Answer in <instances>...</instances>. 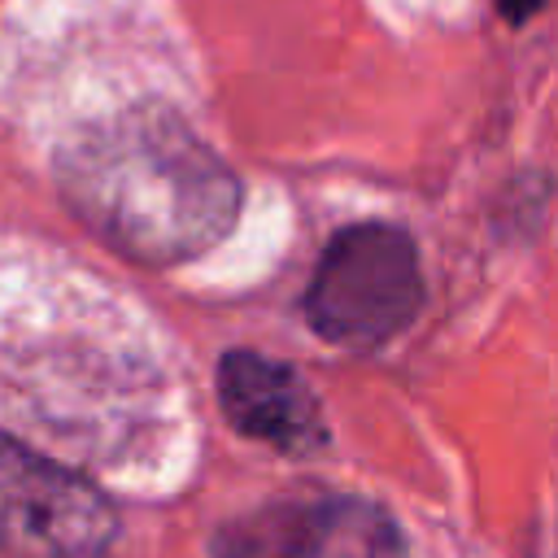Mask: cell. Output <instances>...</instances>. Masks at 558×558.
Masks as SVG:
<instances>
[{
    "label": "cell",
    "instance_id": "6da1fadb",
    "mask_svg": "<svg viewBox=\"0 0 558 558\" xmlns=\"http://www.w3.org/2000/svg\"><path fill=\"white\" fill-rule=\"evenodd\" d=\"M57 187L109 248L144 266L209 253L240 214L231 166L166 105L83 126L57 157Z\"/></svg>",
    "mask_w": 558,
    "mask_h": 558
},
{
    "label": "cell",
    "instance_id": "7a4b0ae2",
    "mask_svg": "<svg viewBox=\"0 0 558 558\" xmlns=\"http://www.w3.org/2000/svg\"><path fill=\"white\" fill-rule=\"evenodd\" d=\"M423 301L414 240L392 222L344 227L305 288L310 327L344 349H375L410 327Z\"/></svg>",
    "mask_w": 558,
    "mask_h": 558
},
{
    "label": "cell",
    "instance_id": "3957f363",
    "mask_svg": "<svg viewBox=\"0 0 558 558\" xmlns=\"http://www.w3.org/2000/svg\"><path fill=\"white\" fill-rule=\"evenodd\" d=\"M113 536L118 514L87 475L0 432V554L100 558Z\"/></svg>",
    "mask_w": 558,
    "mask_h": 558
},
{
    "label": "cell",
    "instance_id": "277c9868",
    "mask_svg": "<svg viewBox=\"0 0 558 558\" xmlns=\"http://www.w3.org/2000/svg\"><path fill=\"white\" fill-rule=\"evenodd\" d=\"M218 401L235 432H244L279 453H292V458L314 453L327 436L310 384L288 362H275L253 349H235L222 357Z\"/></svg>",
    "mask_w": 558,
    "mask_h": 558
},
{
    "label": "cell",
    "instance_id": "5b68a950",
    "mask_svg": "<svg viewBox=\"0 0 558 558\" xmlns=\"http://www.w3.org/2000/svg\"><path fill=\"white\" fill-rule=\"evenodd\" d=\"M305 558H410L397 519L362 497L314 501Z\"/></svg>",
    "mask_w": 558,
    "mask_h": 558
},
{
    "label": "cell",
    "instance_id": "8992f818",
    "mask_svg": "<svg viewBox=\"0 0 558 558\" xmlns=\"http://www.w3.org/2000/svg\"><path fill=\"white\" fill-rule=\"evenodd\" d=\"M314 501H270L214 536V558H305Z\"/></svg>",
    "mask_w": 558,
    "mask_h": 558
},
{
    "label": "cell",
    "instance_id": "52a82bcc",
    "mask_svg": "<svg viewBox=\"0 0 558 558\" xmlns=\"http://www.w3.org/2000/svg\"><path fill=\"white\" fill-rule=\"evenodd\" d=\"M501 4V13L510 17V22H523V17H532L536 9H541V0H497Z\"/></svg>",
    "mask_w": 558,
    "mask_h": 558
}]
</instances>
